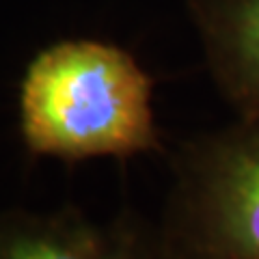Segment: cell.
<instances>
[{
  "instance_id": "cell-2",
  "label": "cell",
  "mask_w": 259,
  "mask_h": 259,
  "mask_svg": "<svg viewBox=\"0 0 259 259\" xmlns=\"http://www.w3.org/2000/svg\"><path fill=\"white\" fill-rule=\"evenodd\" d=\"M158 229L168 259H259V117L182 141Z\"/></svg>"
},
{
  "instance_id": "cell-4",
  "label": "cell",
  "mask_w": 259,
  "mask_h": 259,
  "mask_svg": "<svg viewBox=\"0 0 259 259\" xmlns=\"http://www.w3.org/2000/svg\"><path fill=\"white\" fill-rule=\"evenodd\" d=\"M199 20L218 95L236 117H259V0H207Z\"/></svg>"
},
{
  "instance_id": "cell-3",
  "label": "cell",
  "mask_w": 259,
  "mask_h": 259,
  "mask_svg": "<svg viewBox=\"0 0 259 259\" xmlns=\"http://www.w3.org/2000/svg\"><path fill=\"white\" fill-rule=\"evenodd\" d=\"M0 259H168L158 221L123 209L95 221L76 205L0 207Z\"/></svg>"
},
{
  "instance_id": "cell-1",
  "label": "cell",
  "mask_w": 259,
  "mask_h": 259,
  "mask_svg": "<svg viewBox=\"0 0 259 259\" xmlns=\"http://www.w3.org/2000/svg\"><path fill=\"white\" fill-rule=\"evenodd\" d=\"M20 134L32 156L67 164L162 149L153 82L123 48L67 39L32 56L20 84Z\"/></svg>"
}]
</instances>
